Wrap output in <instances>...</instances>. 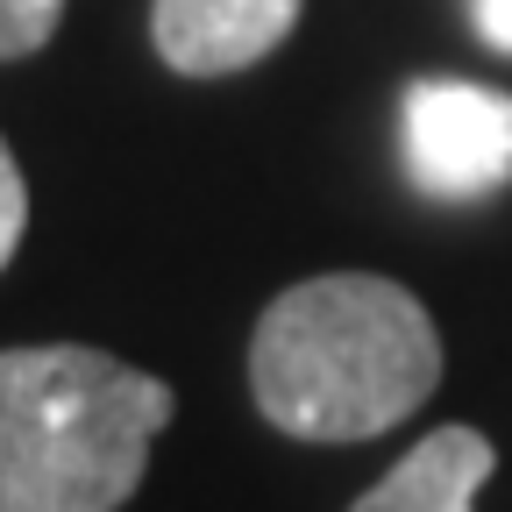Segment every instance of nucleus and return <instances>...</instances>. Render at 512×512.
I'll use <instances>...</instances> for the list:
<instances>
[{"mask_svg": "<svg viewBox=\"0 0 512 512\" xmlns=\"http://www.w3.org/2000/svg\"><path fill=\"white\" fill-rule=\"evenodd\" d=\"M171 413V384L114 349H0V512H121Z\"/></svg>", "mask_w": 512, "mask_h": 512, "instance_id": "2", "label": "nucleus"}, {"mask_svg": "<svg viewBox=\"0 0 512 512\" xmlns=\"http://www.w3.org/2000/svg\"><path fill=\"white\" fill-rule=\"evenodd\" d=\"M441 384L434 313L377 271L285 285L249 335V399L292 441H377Z\"/></svg>", "mask_w": 512, "mask_h": 512, "instance_id": "1", "label": "nucleus"}, {"mask_svg": "<svg viewBox=\"0 0 512 512\" xmlns=\"http://www.w3.org/2000/svg\"><path fill=\"white\" fill-rule=\"evenodd\" d=\"M306 0H150V43L178 79H228L264 64Z\"/></svg>", "mask_w": 512, "mask_h": 512, "instance_id": "4", "label": "nucleus"}, {"mask_svg": "<svg viewBox=\"0 0 512 512\" xmlns=\"http://www.w3.org/2000/svg\"><path fill=\"white\" fill-rule=\"evenodd\" d=\"M64 22V0H0V64L36 57Z\"/></svg>", "mask_w": 512, "mask_h": 512, "instance_id": "6", "label": "nucleus"}, {"mask_svg": "<svg viewBox=\"0 0 512 512\" xmlns=\"http://www.w3.org/2000/svg\"><path fill=\"white\" fill-rule=\"evenodd\" d=\"M22 235H29V178H22V164H15V150H8V136H0V271L15 264Z\"/></svg>", "mask_w": 512, "mask_h": 512, "instance_id": "7", "label": "nucleus"}, {"mask_svg": "<svg viewBox=\"0 0 512 512\" xmlns=\"http://www.w3.org/2000/svg\"><path fill=\"white\" fill-rule=\"evenodd\" d=\"M406 171L434 200H491L512 185V93L477 79H413L399 107Z\"/></svg>", "mask_w": 512, "mask_h": 512, "instance_id": "3", "label": "nucleus"}, {"mask_svg": "<svg viewBox=\"0 0 512 512\" xmlns=\"http://www.w3.org/2000/svg\"><path fill=\"white\" fill-rule=\"evenodd\" d=\"M491 470H498V448L484 441V427L448 420V427H427L349 512H477V491L491 484Z\"/></svg>", "mask_w": 512, "mask_h": 512, "instance_id": "5", "label": "nucleus"}, {"mask_svg": "<svg viewBox=\"0 0 512 512\" xmlns=\"http://www.w3.org/2000/svg\"><path fill=\"white\" fill-rule=\"evenodd\" d=\"M470 22H477V36H484L491 50L512 57V0H470Z\"/></svg>", "mask_w": 512, "mask_h": 512, "instance_id": "8", "label": "nucleus"}]
</instances>
